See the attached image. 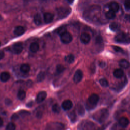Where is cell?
<instances>
[{"label": "cell", "mask_w": 130, "mask_h": 130, "mask_svg": "<svg viewBox=\"0 0 130 130\" xmlns=\"http://www.w3.org/2000/svg\"><path fill=\"white\" fill-rule=\"evenodd\" d=\"M101 11V8L99 6H92L87 9L84 14L85 19L89 21H94L98 19Z\"/></svg>", "instance_id": "cell-1"}, {"label": "cell", "mask_w": 130, "mask_h": 130, "mask_svg": "<svg viewBox=\"0 0 130 130\" xmlns=\"http://www.w3.org/2000/svg\"><path fill=\"white\" fill-rule=\"evenodd\" d=\"M109 114L108 110L105 108H103L96 111L93 115V118L99 123H102L107 119Z\"/></svg>", "instance_id": "cell-2"}, {"label": "cell", "mask_w": 130, "mask_h": 130, "mask_svg": "<svg viewBox=\"0 0 130 130\" xmlns=\"http://www.w3.org/2000/svg\"><path fill=\"white\" fill-rule=\"evenodd\" d=\"M115 41L119 43H130V36L124 32H120L116 35L114 38Z\"/></svg>", "instance_id": "cell-3"}, {"label": "cell", "mask_w": 130, "mask_h": 130, "mask_svg": "<svg viewBox=\"0 0 130 130\" xmlns=\"http://www.w3.org/2000/svg\"><path fill=\"white\" fill-rule=\"evenodd\" d=\"M71 12V9L70 8L60 7L57 9V15L59 19H63L67 17Z\"/></svg>", "instance_id": "cell-4"}, {"label": "cell", "mask_w": 130, "mask_h": 130, "mask_svg": "<svg viewBox=\"0 0 130 130\" xmlns=\"http://www.w3.org/2000/svg\"><path fill=\"white\" fill-rule=\"evenodd\" d=\"M96 125L91 121H85L81 123V130H96Z\"/></svg>", "instance_id": "cell-5"}, {"label": "cell", "mask_w": 130, "mask_h": 130, "mask_svg": "<svg viewBox=\"0 0 130 130\" xmlns=\"http://www.w3.org/2000/svg\"><path fill=\"white\" fill-rule=\"evenodd\" d=\"M64 126L62 123L55 122L51 123L46 127V130H64Z\"/></svg>", "instance_id": "cell-6"}, {"label": "cell", "mask_w": 130, "mask_h": 130, "mask_svg": "<svg viewBox=\"0 0 130 130\" xmlns=\"http://www.w3.org/2000/svg\"><path fill=\"white\" fill-rule=\"evenodd\" d=\"M60 36V40L63 44H69L70 43L73 39L72 36L68 31H66L63 34H62Z\"/></svg>", "instance_id": "cell-7"}, {"label": "cell", "mask_w": 130, "mask_h": 130, "mask_svg": "<svg viewBox=\"0 0 130 130\" xmlns=\"http://www.w3.org/2000/svg\"><path fill=\"white\" fill-rule=\"evenodd\" d=\"M12 49L13 52L17 54H20L23 50V45L21 42H17L12 46Z\"/></svg>", "instance_id": "cell-8"}, {"label": "cell", "mask_w": 130, "mask_h": 130, "mask_svg": "<svg viewBox=\"0 0 130 130\" xmlns=\"http://www.w3.org/2000/svg\"><path fill=\"white\" fill-rule=\"evenodd\" d=\"M83 77V73L81 70H77L74 76L73 80L75 83H78L81 81V80L82 79Z\"/></svg>", "instance_id": "cell-9"}, {"label": "cell", "mask_w": 130, "mask_h": 130, "mask_svg": "<svg viewBox=\"0 0 130 130\" xmlns=\"http://www.w3.org/2000/svg\"><path fill=\"white\" fill-rule=\"evenodd\" d=\"M80 41L84 44H88L91 39L90 36L87 32H83L80 36Z\"/></svg>", "instance_id": "cell-10"}, {"label": "cell", "mask_w": 130, "mask_h": 130, "mask_svg": "<svg viewBox=\"0 0 130 130\" xmlns=\"http://www.w3.org/2000/svg\"><path fill=\"white\" fill-rule=\"evenodd\" d=\"M99 100V95L96 94H91L88 99L89 103L91 105H95L98 102Z\"/></svg>", "instance_id": "cell-11"}, {"label": "cell", "mask_w": 130, "mask_h": 130, "mask_svg": "<svg viewBox=\"0 0 130 130\" xmlns=\"http://www.w3.org/2000/svg\"><path fill=\"white\" fill-rule=\"evenodd\" d=\"M47 96V93L45 91H42L39 92L36 97V102L40 103L44 101Z\"/></svg>", "instance_id": "cell-12"}, {"label": "cell", "mask_w": 130, "mask_h": 130, "mask_svg": "<svg viewBox=\"0 0 130 130\" xmlns=\"http://www.w3.org/2000/svg\"><path fill=\"white\" fill-rule=\"evenodd\" d=\"M108 7L110 10H111L114 12H117L119 9V4L115 2H111L108 5Z\"/></svg>", "instance_id": "cell-13"}, {"label": "cell", "mask_w": 130, "mask_h": 130, "mask_svg": "<svg viewBox=\"0 0 130 130\" xmlns=\"http://www.w3.org/2000/svg\"><path fill=\"white\" fill-rule=\"evenodd\" d=\"M73 106V103L71 101L69 100H66L64 101L62 103V108L64 110H69L72 108Z\"/></svg>", "instance_id": "cell-14"}, {"label": "cell", "mask_w": 130, "mask_h": 130, "mask_svg": "<svg viewBox=\"0 0 130 130\" xmlns=\"http://www.w3.org/2000/svg\"><path fill=\"white\" fill-rule=\"evenodd\" d=\"M54 16L51 13H46L44 14V20L45 23H49L51 22L53 19Z\"/></svg>", "instance_id": "cell-15"}, {"label": "cell", "mask_w": 130, "mask_h": 130, "mask_svg": "<svg viewBox=\"0 0 130 130\" xmlns=\"http://www.w3.org/2000/svg\"><path fill=\"white\" fill-rule=\"evenodd\" d=\"M25 32L24 28L22 26H16L14 30V34L17 36H20L22 35Z\"/></svg>", "instance_id": "cell-16"}, {"label": "cell", "mask_w": 130, "mask_h": 130, "mask_svg": "<svg viewBox=\"0 0 130 130\" xmlns=\"http://www.w3.org/2000/svg\"><path fill=\"white\" fill-rule=\"evenodd\" d=\"M10 78V74L9 72H3L0 74V80L1 81L5 82Z\"/></svg>", "instance_id": "cell-17"}, {"label": "cell", "mask_w": 130, "mask_h": 130, "mask_svg": "<svg viewBox=\"0 0 130 130\" xmlns=\"http://www.w3.org/2000/svg\"><path fill=\"white\" fill-rule=\"evenodd\" d=\"M119 124L121 126L126 127L129 124V120L126 117H122L119 120Z\"/></svg>", "instance_id": "cell-18"}, {"label": "cell", "mask_w": 130, "mask_h": 130, "mask_svg": "<svg viewBox=\"0 0 130 130\" xmlns=\"http://www.w3.org/2000/svg\"><path fill=\"white\" fill-rule=\"evenodd\" d=\"M124 75V72L122 70L120 69H117L114 71L113 75L116 78H120Z\"/></svg>", "instance_id": "cell-19"}, {"label": "cell", "mask_w": 130, "mask_h": 130, "mask_svg": "<svg viewBox=\"0 0 130 130\" xmlns=\"http://www.w3.org/2000/svg\"><path fill=\"white\" fill-rule=\"evenodd\" d=\"M109 27L111 30L113 31H116L120 29V25L117 22H112L110 24Z\"/></svg>", "instance_id": "cell-20"}, {"label": "cell", "mask_w": 130, "mask_h": 130, "mask_svg": "<svg viewBox=\"0 0 130 130\" xmlns=\"http://www.w3.org/2000/svg\"><path fill=\"white\" fill-rule=\"evenodd\" d=\"M34 21L37 25H40L42 23V17L40 14H36L34 17Z\"/></svg>", "instance_id": "cell-21"}, {"label": "cell", "mask_w": 130, "mask_h": 130, "mask_svg": "<svg viewBox=\"0 0 130 130\" xmlns=\"http://www.w3.org/2000/svg\"><path fill=\"white\" fill-rule=\"evenodd\" d=\"M20 70L22 73H27L30 70V66L29 64L26 63L22 64L20 67Z\"/></svg>", "instance_id": "cell-22"}, {"label": "cell", "mask_w": 130, "mask_h": 130, "mask_svg": "<svg viewBox=\"0 0 130 130\" xmlns=\"http://www.w3.org/2000/svg\"><path fill=\"white\" fill-rule=\"evenodd\" d=\"M39 49V45L36 42L32 43L29 46V49L32 52H37L38 51Z\"/></svg>", "instance_id": "cell-23"}, {"label": "cell", "mask_w": 130, "mask_h": 130, "mask_svg": "<svg viewBox=\"0 0 130 130\" xmlns=\"http://www.w3.org/2000/svg\"><path fill=\"white\" fill-rule=\"evenodd\" d=\"M119 64L120 67L124 68V69H127L129 66V63L128 61H127L125 59H121L119 62Z\"/></svg>", "instance_id": "cell-24"}, {"label": "cell", "mask_w": 130, "mask_h": 130, "mask_svg": "<svg viewBox=\"0 0 130 130\" xmlns=\"http://www.w3.org/2000/svg\"><path fill=\"white\" fill-rule=\"evenodd\" d=\"M105 15L107 18L109 19H112L115 17L116 14H115V12L109 10L106 13Z\"/></svg>", "instance_id": "cell-25"}, {"label": "cell", "mask_w": 130, "mask_h": 130, "mask_svg": "<svg viewBox=\"0 0 130 130\" xmlns=\"http://www.w3.org/2000/svg\"><path fill=\"white\" fill-rule=\"evenodd\" d=\"M26 96V92L24 90L21 89L19 90L17 93V98L20 100H23L24 99Z\"/></svg>", "instance_id": "cell-26"}, {"label": "cell", "mask_w": 130, "mask_h": 130, "mask_svg": "<svg viewBox=\"0 0 130 130\" xmlns=\"http://www.w3.org/2000/svg\"><path fill=\"white\" fill-rule=\"evenodd\" d=\"M45 78V73L44 72H40L37 75V80L38 82H42Z\"/></svg>", "instance_id": "cell-27"}, {"label": "cell", "mask_w": 130, "mask_h": 130, "mask_svg": "<svg viewBox=\"0 0 130 130\" xmlns=\"http://www.w3.org/2000/svg\"><path fill=\"white\" fill-rule=\"evenodd\" d=\"M75 60V57L74 55L70 54L68 55L65 57V60L69 63H72Z\"/></svg>", "instance_id": "cell-28"}, {"label": "cell", "mask_w": 130, "mask_h": 130, "mask_svg": "<svg viewBox=\"0 0 130 130\" xmlns=\"http://www.w3.org/2000/svg\"><path fill=\"white\" fill-rule=\"evenodd\" d=\"M99 83L100 85L103 87H107L109 86L108 81L106 79L104 78L100 79L99 80Z\"/></svg>", "instance_id": "cell-29"}, {"label": "cell", "mask_w": 130, "mask_h": 130, "mask_svg": "<svg viewBox=\"0 0 130 130\" xmlns=\"http://www.w3.org/2000/svg\"><path fill=\"white\" fill-rule=\"evenodd\" d=\"M66 31L67 30H66V28L65 26H62L58 28L56 30V33L60 36L62 34H63L64 32H66Z\"/></svg>", "instance_id": "cell-30"}, {"label": "cell", "mask_w": 130, "mask_h": 130, "mask_svg": "<svg viewBox=\"0 0 130 130\" xmlns=\"http://www.w3.org/2000/svg\"><path fill=\"white\" fill-rule=\"evenodd\" d=\"M52 110L55 113H59L60 111V107L58 104H54L52 106Z\"/></svg>", "instance_id": "cell-31"}, {"label": "cell", "mask_w": 130, "mask_h": 130, "mask_svg": "<svg viewBox=\"0 0 130 130\" xmlns=\"http://www.w3.org/2000/svg\"><path fill=\"white\" fill-rule=\"evenodd\" d=\"M16 125L13 122H9L6 126V130H15Z\"/></svg>", "instance_id": "cell-32"}, {"label": "cell", "mask_w": 130, "mask_h": 130, "mask_svg": "<svg viewBox=\"0 0 130 130\" xmlns=\"http://www.w3.org/2000/svg\"><path fill=\"white\" fill-rule=\"evenodd\" d=\"M68 116L70 118V119H71V121H72V122H75L76 121V115L74 111H72L71 112H70L69 114H68Z\"/></svg>", "instance_id": "cell-33"}, {"label": "cell", "mask_w": 130, "mask_h": 130, "mask_svg": "<svg viewBox=\"0 0 130 130\" xmlns=\"http://www.w3.org/2000/svg\"><path fill=\"white\" fill-rule=\"evenodd\" d=\"M64 69H65V68L62 64H58L56 68V71L59 74L62 73L64 71Z\"/></svg>", "instance_id": "cell-34"}, {"label": "cell", "mask_w": 130, "mask_h": 130, "mask_svg": "<svg viewBox=\"0 0 130 130\" xmlns=\"http://www.w3.org/2000/svg\"><path fill=\"white\" fill-rule=\"evenodd\" d=\"M112 48L113 49L116 51V52H121V53H122L123 52V50L119 47H118V46H112Z\"/></svg>", "instance_id": "cell-35"}, {"label": "cell", "mask_w": 130, "mask_h": 130, "mask_svg": "<svg viewBox=\"0 0 130 130\" xmlns=\"http://www.w3.org/2000/svg\"><path fill=\"white\" fill-rule=\"evenodd\" d=\"M124 4L125 9L130 10V0H125Z\"/></svg>", "instance_id": "cell-36"}, {"label": "cell", "mask_w": 130, "mask_h": 130, "mask_svg": "<svg viewBox=\"0 0 130 130\" xmlns=\"http://www.w3.org/2000/svg\"><path fill=\"white\" fill-rule=\"evenodd\" d=\"M78 112L79 114L83 115L84 113V110L82 106H79L78 107Z\"/></svg>", "instance_id": "cell-37"}, {"label": "cell", "mask_w": 130, "mask_h": 130, "mask_svg": "<svg viewBox=\"0 0 130 130\" xmlns=\"http://www.w3.org/2000/svg\"><path fill=\"white\" fill-rule=\"evenodd\" d=\"M42 110H41L40 107L39 108V110L37 112V114H36V116L37 117H38V118H40V117L42 116V115L43 114V112H42Z\"/></svg>", "instance_id": "cell-38"}, {"label": "cell", "mask_w": 130, "mask_h": 130, "mask_svg": "<svg viewBox=\"0 0 130 130\" xmlns=\"http://www.w3.org/2000/svg\"><path fill=\"white\" fill-rule=\"evenodd\" d=\"M108 125V124H104L101 127H99V128H97L96 130H105L106 127H107V126Z\"/></svg>", "instance_id": "cell-39"}, {"label": "cell", "mask_w": 130, "mask_h": 130, "mask_svg": "<svg viewBox=\"0 0 130 130\" xmlns=\"http://www.w3.org/2000/svg\"><path fill=\"white\" fill-rule=\"evenodd\" d=\"M4 55H5L4 52L3 50H0V60L3 58V57H4Z\"/></svg>", "instance_id": "cell-40"}, {"label": "cell", "mask_w": 130, "mask_h": 130, "mask_svg": "<svg viewBox=\"0 0 130 130\" xmlns=\"http://www.w3.org/2000/svg\"><path fill=\"white\" fill-rule=\"evenodd\" d=\"M5 103H6V104H7L8 105H10L11 104V101L10 99H6Z\"/></svg>", "instance_id": "cell-41"}, {"label": "cell", "mask_w": 130, "mask_h": 130, "mask_svg": "<svg viewBox=\"0 0 130 130\" xmlns=\"http://www.w3.org/2000/svg\"><path fill=\"white\" fill-rule=\"evenodd\" d=\"M125 19L130 22V15H126L125 16Z\"/></svg>", "instance_id": "cell-42"}, {"label": "cell", "mask_w": 130, "mask_h": 130, "mask_svg": "<svg viewBox=\"0 0 130 130\" xmlns=\"http://www.w3.org/2000/svg\"><path fill=\"white\" fill-rule=\"evenodd\" d=\"M105 64H106L105 62H102V61L101 63H100V66L101 68H103L104 67H105Z\"/></svg>", "instance_id": "cell-43"}, {"label": "cell", "mask_w": 130, "mask_h": 130, "mask_svg": "<svg viewBox=\"0 0 130 130\" xmlns=\"http://www.w3.org/2000/svg\"><path fill=\"white\" fill-rule=\"evenodd\" d=\"M3 124V120L0 117V127H1Z\"/></svg>", "instance_id": "cell-44"}, {"label": "cell", "mask_w": 130, "mask_h": 130, "mask_svg": "<svg viewBox=\"0 0 130 130\" xmlns=\"http://www.w3.org/2000/svg\"><path fill=\"white\" fill-rule=\"evenodd\" d=\"M69 4H72L73 2H74V0H66Z\"/></svg>", "instance_id": "cell-45"}, {"label": "cell", "mask_w": 130, "mask_h": 130, "mask_svg": "<svg viewBox=\"0 0 130 130\" xmlns=\"http://www.w3.org/2000/svg\"><path fill=\"white\" fill-rule=\"evenodd\" d=\"M0 45H1V43H0Z\"/></svg>", "instance_id": "cell-46"}]
</instances>
